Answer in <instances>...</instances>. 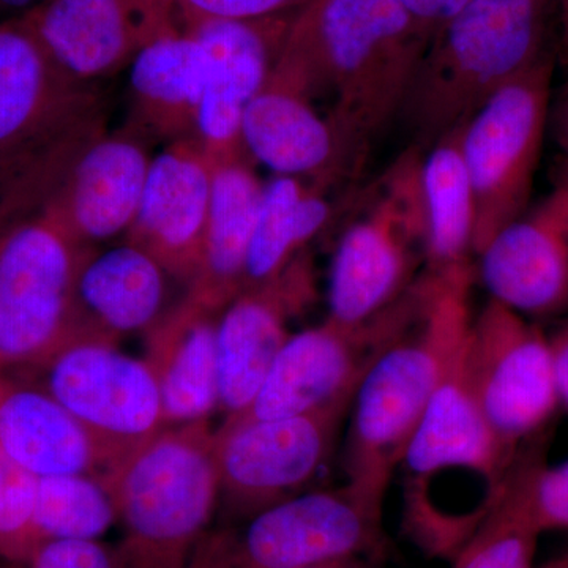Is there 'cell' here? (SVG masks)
Returning a JSON list of instances; mask_svg holds the SVG:
<instances>
[{"instance_id":"obj_20","label":"cell","mask_w":568,"mask_h":568,"mask_svg":"<svg viewBox=\"0 0 568 568\" xmlns=\"http://www.w3.org/2000/svg\"><path fill=\"white\" fill-rule=\"evenodd\" d=\"M242 144L254 163L275 175L332 186L361 166L324 112L302 93L272 81L246 108Z\"/></svg>"},{"instance_id":"obj_35","label":"cell","mask_w":568,"mask_h":568,"mask_svg":"<svg viewBox=\"0 0 568 568\" xmlns=\"http://www.w3.org/2000/svg\"><path fill=\"white\" fill-rule=\"evenodd\" d=\"M398 2L429 36L435 37L473 0H398Z\"/></svg>"},{"instance_id":"obj_12","label":"cell","mask_w":568,"mask_h":568,"mask_svg":"<svg viewBox=\"0 0 568 568\" xmlns=\"http://www.w3.org/2000/svg\"><path fill=\"white\" fill-rule=\"evenodd\" d=\"M351 405L294 417L226 418L213 432L220 496L235 514L248 517L298 495L334 454Z\"/></svg>"},{"instance_id":"obj_15","label":"cell","mask_w":568,"mask_h":568,"mask_svg":"<svg viewBox=\"0 0 568 568\" xmlns=\"http://www.w3.org/2000/svg\"><path fill=\"white\" fill-rule=\"evenodd\" d=\"M21 20L58 69L85 85L114 77L173 31L153 0H43Z\"/></svg>"},{"instance_id":"obj_9","label":"cell","mask_w":568,"mask_h":568,"mask_svg":"<svg viewBox=\"0 0 568 568\" xmlns=\"http://www.w3.org/2000/svg\"><path fill=\"white\" fill-rule=\"evenodd\" d=\"M97 248L80 244L47 212L0 239V373L39 365L78 334L74 286Z\"/></svg>"},{"instance_id":"obj_19","label":"cell","mask_w":568,"mask_h":568,"mask_svg":"<svg viewBox=\"0 0 568 568\" xmlns=\"http://www.w3.org/2000/svg\"><path fill=\"white\" fill-rule=\"evenodd\" d=\"M212 162L196 136L168 142L153 155L126 242L159 261L168 275L192 283L203 261Z\"/></svg>"},{"instance_id":"obj_3","label":"cell","mask_w":568,"mask_h":568,"mask_svg":"<svg viewBox=\"0 0 568 568\" xmlns=\"http://www.w3.org/2000/svg\"><path fill=\"white\" fill-rule=\"evenodd\" d=\"M100 85L58 69L21 18L0 22V220L43 211L71 164L110 130Z\"/></svg>"},{"instance_id":"obj_37","label":"cell","mask_w":568,"mask_h":568,"mask_svg":"<svg viewBox=\"0 0 568 568\" xmlns=\"http://www.w3.org/2000/svg\"><path fill=\"white\" fill-rule=\"evenodd\" d=\"M555 138L560 151V168L568 166V81L558 97V103L551 108Z\"/></svg>"},{"instance_id":"obj_26","label":"cell","mask_w":568,"mask_h":568,"mask_svg":"<svg viewBox=\"0 0 568 568\" xmlns=\"http://www.w3.org/2000/svg\"><path fill=\"white\" fill-rule=\"evenodd\" d=\"M248 155L212 164L203 261L186 297L220 313L244 290L245 265L264 182Z\"/></svg>"},{"instance_id":"obj_21","label":"cell","mask_w":568,"mask_h":568,"mask_svg":"<svg viewBox=\"0 0 568 568\" xmlns=\"http://www.w3.org/2000/svg\"><path fill=\"white\" fill-rule=\"evenodd\" d=\"M465 342L429 399L402 463L416 484L443 470L465 469L484 478L491 491L515 457L500 447L477 405L463 364Z\"/></svg>"},{"instance_id":"obj_34","label":"cell","mask_w":568,"mask_h":568,"mask_svg":"<svg viewBox=\"0 0 568 568\" xmlns=\"http://www.w3.org/2000/svg\"><path fill=\"white\" fill-rule=\"evenodd\" d=\"M534 511L541 532L568 530V459L541 467L534 488Z\"/></svg>"},{"instance_id":"obj_1","label":"cell","mask_w":568,"mask_h":568,"mask_svg":"<svg viewBox=\"0 0 568 568\" xmlns=\"http://www.w3.org/2000/svg\"><path fill=\"white\" fill-rule=\"evenodd\" d=\"M432 40L398 0H313L295 13L268 81L324 112L361 164L402 115Z\"/></svg>"},{"instance_id":"obj_11","label":"cell","mask_w":568,"mask_h":568,"mask_svg":"<svg viewBox=\"0 0 568 568\" xmlns=\"http://www.w3.org/2000/svg\"><path fill=\"white\" fill-rule=\"evenodd\" d=\"M463 364L489 428L514 458L560 405L551 342L528 317L489 298L470 324Z\"/></svg>"},{"instance_id":"obj_41","label":"cell","mask_w":568,"mask_h":568,"mask_svg":"<svg viewBox=\"0 0 568 568\" xmlns=\"http://www.w3.org/2000/svg\"><path fill=\"white\" fill-rule=\"evenodd\" d=\"M540 568H568V551L558 556V558L549 560V562Z\"/></svg>"},{"instance_id":"obj_40","label":"cell","mask_w":568,"mask_h":568,"mask_svg":"<svg viewBox=\"0 0 568 568\" xmlns=\"http://www.w3.org/2000/svg\"><path fill=\"white\" fill-rule=\"evenodd\" d=\"M304 568H379L373 562V559L353 558L334 560V562L317 564V566H310Z\"/></svg>"},{"instance_id":"obj_24","label":"cell","mask_w":568,"mask_h":568,"mask_svg":"<svg viewBox=\"0 0 568 568\" xmlns=\"http://www.w3.org/2000/svg\"><path fill=\"white\" fill-rule=\"evenodd\" d=\"M166 276L155 257L130 242L95 250L74 286L77 335L118 343L123 335L145 334L164 315Z\"/></svg>"},{"instance_id":"obj_42","label":"cell","mask_w":568,"mask_h":568,"mask_svg":"<svg viewBox=\"0 0 568 568\" xmlns=\"http://www.w3.org/2000/svg\"><path fill=\"white\" fill-rule=\"evenodd\" d=\"M155 2V6L159 7V10L162 11L164 20L168 21V24H170V28L173 29V26H171L170 17H168V0H153ZM174 31V29H173Z\"/></svg>"},{"instance_id":"obj_30","label":"cell","mask_w":568,"mask_h":568,"mask_svg":"<svg viewBox=\"0 0 568 568\" xmlns=\"http://www.w3.org/2000/svg\"><path fill=\"white\" fill-rule=\"evenodd\" d=\"M119 521L118 506L103 476L39 477L33 528L43 540H100Z\"/></svg>"},{"instance_id":"obj_44","label":"cell","mask_w":568,"mask_h":568,"mask_svg":"<svg viewBox=\"0 0 568 568\" xmlns=\"http://www.w3.org/2000/svg\"><path fill=\"white\" fill-rule=\"evenodd\" d=\"M7 230H9V226H7L6 223L0 222V239H2V235L6 234Z\"/></svg>"},{"instance_id":"obj_14","label":"cell","mask_w":568,"mask_h":568,"mask_svg":"<svg viewBox=\"0 0 568 568\" xmlns=\"http://www.w3.org/2000/svg\"><path fill=\"white\" fill-rule=\"evenodd\" d=\"M312 254H298L280 274L245 287L216 321L219 407L227 417L252 403L290 339V323L316 301Z\"/></svg>"},{"instance_id":"obj_43","label":"cell","mask_w":568,"mask_h":568,"mask_svg":"<svg viewBox=\"0 0 568 568\" xmlns=\"http://www.w3.org/2000/svg\"><path fill=\"white\" fill-rule=\"evenodd\" d=\"M558 182L567 183V185H568V166L567 168H560V178H559Z\"/></svg>"},{"instance_id":"obj_2","label":"cell","mask_w":568,"mask_h":568,"mask_svg":"<svg viewBox=\"0 0 568 568\" xmlns=\"http://www.w3.org/2000/svg\"><path fill=\"white\" fill-rule=\"evenodd\" d=\"M473 265L429 274L407 290L405 317L358 384L351 405L347 478L388 485L470 324Z\"/></svg>"},{"instance_id":"obj_10","label":"cell","mask_w":568,"mask_h":568,"mask_svg":"<svg viewBox=\"0 0 568 568\" xmlns=\"http://www.w3.org/2000/svg\"><path fill=\"white\" fill-rule=\"evenodd\" d=\"M29 369L37 373L33 383L80 422L112 466L170 428L151 368L111 339L71 336Z\"/></svg>"},{"instance_id":"obj_13","label":"cell","mask_w":568,"mask_h":568,"mask_svg":"<svg viewBox=\"0 0 568 568\" xmlns=\"http://www.w3.org/2000/svg\"><path fill=\"white\" fill-rule=\"evenodd\" d=\"M405 317V301L361 327L325 320L290 336L256 395L242 413L226 418L261 420L304 416L353 403L358 384Z\"/></svg>"},{"instance_id":"obj_22","label":"cell","mask_w":568,"mask_h":568,"mask_svg":"<svg viewBox=\"0 0 568 568\" xmlns=\"http://www.w3.org/2000/svg\"><path fill=\"white\" fill-rule=\"evenodd\" d=\"M0 448L37 477L104 476L111 458L69 410L33 381L0 373Z\"/></svg>"},{"instance_id":"obj_25","label":"cell","mask_w":568,"mask_h":568,"mask_svg":"<svg viewBox=\"0 0 568 568\" xmlns=\"http://www.w3.org/2000/svg\"><path fill=\"white\" fill-rule=\"evenodd\" d=\"M219 315L185 297L145 332V364L160 395L168 426L207 420L219 407Z\"/></svg>"},{"instance_id":"obj_8","label":"cell","mask_w":568,"mask_h":568,"mask_svg":"<svg viewBox=\"0 0 568 568\" xmlns=\"http://www.w3.org/2000/svg\"><path fill=\"white\" fill-rule=\"evenodd\" d=\"M551 54L508 82L462 126V152L476 201L474 254L530 207L552 108Z\"/></svg>"},{"instance_id":"obj_23","label":"cell","mask_w":568,"mask_h":568,"mask_svg":"<svg viewBox=\"0 0 568 568\" xmlns=\"http://www.w3.org/2000/svg\"><path fill=\"white\" fill-rule=\"evenodd\" d=\"M132 122L151 140L196 136L212 54L192 32L171 31L145 43L129 65Z\"/></svg>"},{"instance_id":"obj_18","label":"cell","mask_w":568,"mask_h":568,"mask_svg":"<svg viewBox=\"0 0 568 568\" xmlns=\"http://www.w3.org/2000/svg\"><path fill=\"white\" fill-rule=\"evenodd\" d=\"M149 141L130 123L108 130L74 160L41 212L91 248L129 234L151 170Z\"/></svg>"},{"instance_id":"obj_16","label":"cell","mask_w":568,"mask_h":568,"mask_svg":"<svg viewBox=\"0 0 568 568\" xmlns=\"http://www.w3.org/2000/svg\"><path fill=\"white\" fill-rule=\"evenodd\" d=\"M478 276L491 301L519 315L568 312V185L508 224L477 254Z\"/></svg>"},{"instance_id":"obj_39","label":"cell","mask_w":568,"mask_h":568,"mask_svg":"<svg viewBox=\"0 0 568 568\" xmlns=\"http://www.w3.org/2000/svg\"><path fill=\"white\" fill-rule=\"evenodd\" d=\"M41 2L43 0H0V11L10 13L11 18H21Z\"/></svg>"},{"instance_id":"obj_29","label":"cell","mask_w":568,"mask_h":568,"mask_svg":"<svg viewBox=\"0 0 568 568\" xmlns=\"http://www.w3.org/2000/svg\"><path fill=\"white\" fill-rule=\"evenodd\" d=\"M332 189L327 183L290 175H275L264 183L244 290L280 274L331 224L335 215Z\"/></svg>"},{"instance_id":"obj_36","label":"cell","mask_w":568,"mask_h":568,"mask_svg":"<svg viewBox=\"0 0 568 568\" xmlns=\"http://www.w3.org/2000/svg\"><path fill=\"white\" fill-rule=\"evenodd\" d=\"M551 342L552 366L559 402L568 407V324L549 338Z\"/></svg>"},{"instance_id":"obj_38","label":"cell","mask_w":568,"mask_h":568,"mask_svg":"<svg viewBox=\"0 0 568 568\" xmlns=\"http://www.w3.org/2000/svg\"><path fill=\"white\" fill-rule=\"evenodd\" d=\"M556 54H558V62L568 63V0H558Z\"/></svg>"},{"instance_id":"obj_31","label":"cell","mask_w":568,"mask_h":568,"mask_svg":"<svg viewBox=\"0 0 568 568\" xmlns=\"http://www.w3.org/2000/svg\"><path fill=\"white\" fill-rule=\"evenodd\" d=\"M39 477L26 470L0 448V552L28 562L37 547L33 511Z\"/></svg>"},{"instance_id":"obj_4","label":"cell","mask_w":568,"mask_h":568,"mask_svg":"<svg viewBox=\"0 0 568 568\" xmlns=\"http://www.w3.org/2000/svg\"><path fill=\"white\" fill-rule=\"evenodd\" d=\"M558 0H473L433 37L399 119L429 148L556 54ZM558 55V54H556Z\"/></svg>"},{"instance_id":"obj_27","label":"cell","mask_w":568,"mask_h":568,"mask_svg":"<svg viewBox=\"0 0 568 568\" xmlns=\"http://www.w3.org/2000/svg\"><path fill=\"white\" fill-rule=\"evenodd\" d=\"M549 426L518 448L503 480L489 491L476 528L459 547L454 568H536L538 528L534 488L547 465Z\"/></svg>"},{"instance_id":"obj_28","label":"cell","mask_w":568,"mask_h":568,"mask_svg":"<svg viewBox=\"0 0 568 568\" xmlns=\"http://www.w3.org/2000/svg\"><path fill=\"white\" fill-rule=\"evenodd\" d=\"M422 196L425 211V265L444 274L470 265L476 201L462 152V126L424 149Z\"/></svg>"},{"instance_id":"obj_17","label":"cell","mask_w":568,"mask_h":568,"mask_svg":"<svg viewBox=\"0 0 568 568\" xmlns=\"http://www.w3.org/2000/svg\"><path fill=\"white\" fill-rule=\"evenodd\" d=\"M294 17L204 21L186 29L212 54L196 125V138L212 164L246 155L242 144L246 108L267 84Z\"/></svg>"},{"instance_id":"obj_33","label":"cell","mask_w":568,"mask_h":568,"mask_svg":"<svg viewBox=\"0 0 568 568\" xmlns=\"http://www.w3.org/2000/svg\"><path fill=\"white\" fill-rule=\"evenodd\" d=\"M28 562L31 568H122L119 548L100 540H43Z\"/></svg>"},{"instance_id":"obj_7","label":"cell","mask_w":568,"mask_h":568,"mask_svg":"<svg viewBox=\"0 0 568 568\" xmlns=\"http://www.w3.org/2000/svg\"><path fill=\"white\" fill-rule=\"evenodd\" d=\"M424 149L410 145L366 193L336 244L327 320L361 327L383 315L425 265Z\"/></svg>"},{"instance_id":"obj_5","label":"cell","mask_w":568,"mask_h":568,"mask_svg":"<svg viewBox=\"0 0 568 568\" xmlns=\"http://www.w3.org/2000/svg\"><path fill=\"white\" fill-rule=\"evenodd\" d=\"M122 568H189L220 497L207 420L164 429L112 466Z\"/></svg>"},{"instance_id":"obj_6","label":"cell","mask_w":568,"mask_h":568,"mask_svg":"<svg viewBox=\"0 0 568 568\" xmlns=\"http://www.w3.org/2000/svg\"><path fill=\"white\" fill-rule=\"evenodd\" d=\"M387 487L347 478L338 488L287 497L241 525L207 530L189 568H304L376 559L387 549Z\"/></svg>"},{"instance_id":"obj_32","label":"cell","mask_w":568,"mask_h":568,"mask_svg":"<svg viewBox=\"0 0 568 568\" xmlns=\"http://www.w3.org/2000/svg\"><path fill=\"white\" fill-rule=\"evenodd\" d=\"M313 0H168L174 31H186L204 21H248L297 13Z\"/></svg>"}]
</instances>
